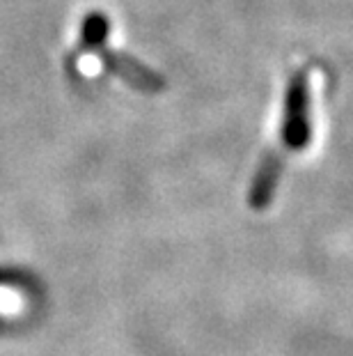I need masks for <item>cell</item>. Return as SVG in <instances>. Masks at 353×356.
Here are the masks:
<instances>
[{"instance_id":"6da1fadb","label":"cell","mask_w":353,"mask_h":356,"mask_svg":"<svg viewBox=\"0 0 353 356\" xmlns=\"http://www.w3.org/2000/svg\"><path fill=\"white\" fill-rule=\"evenodd\" d=\"M310 143V86L307 74L298 72L289 83L284 99V122H282V145L298 152Z\"/></svg>"},{"instance_id":"7a4b0ae2","label":"cell","mask_w":353,"mask_h":356,"mask_svg":"<svg viewBox=\"0 0 353 356\" xmlns=\"http://www.w3.org/2000/svg\"><path fill=\"white\" fill-rule=\"evenodd\" d=\"M101 58L110 72H117L119 76L133 83V86H140L145 90H161V86H163V81L156 76V74L147 72L145 67H140L138 63H133L129 58L115 56V53H108V51H101Z\"/></svg>"},{"instance_id":"3957f363","label":"cell","mask_w":353,"mask_h":356,"mask_svg":"<svg viewBox=\"0 0 353 356\" xmlns=\"http://www.w3.org/2000/svg\"><path fill=\"white\" fill-rule=\"evenodd\" d=\"M277 175H280V156L271 154L264 163H261L257 177H255V184L250 191V204L255 209H261L271 202L273 188L277 184Z\"/></svg>"},{"instance_id":"277c9868","label":"cell","mask_w":353,"mask_h":356,"mask_svg":"<svg viewBox=\"0 0 353 356\" xmlns=\"http://www.w3.org/2000/svg\"><path fill=\"white\" fill-rule=\"evenodd\" d=\"M106 37H108V19L101 12H92L83 21V47L85 49L103 47Z\"/></svg>"}]
</instances>
